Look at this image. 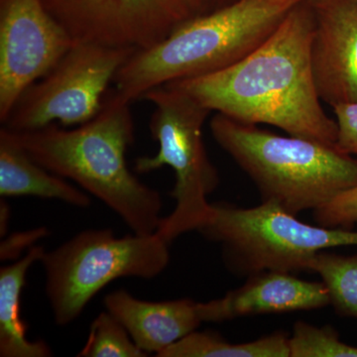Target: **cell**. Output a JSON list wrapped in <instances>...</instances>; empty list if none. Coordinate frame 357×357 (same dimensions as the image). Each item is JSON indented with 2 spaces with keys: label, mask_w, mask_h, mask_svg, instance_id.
<instances>
[{
  "label": "cell",
  "mask_w": 357,
  "mask_h": 357,
  "mask_svg": "<svg viewBox=\"0 0 357 357\" xmlns=\"http://www.w3.org/2000/svg\"><path fill=\"white\" fill-rule=\"evenodd\" d=\"M312 30L311 3L304 0L243 60L213 74L166 84L234 121L268 124L288 135L335 145L337 122L321 107L312 77Z\"/></svg>",
  "instance_id": "1"
},
{
  "label": "cell",
  "mask_w": 357,
  "mask_h": 357,
  "mask_svg": "<svg viewBox=\"0 0 357 357\" xmlns=\"http://www.w3.org/2000/svg\"><path fill=\"white\" fill-rule=\"evenodd\" d=\"M290 357H357V347L344 344L332 328L298 321L289 337Z\"/></svg>",
  "instance_id": "19"
},
{
  "label": "cell",
  "mask_w": 357,
  "mask_h": 357,
  "mask_svg": "<svg viewBox=\"0 0 357 357\" xmlns=\"http://www.w3.org/2000/svg\"><path fill=\"white\" fill-rule=\"evenodd\" d=\"M211 130L251 178L262 202L298 215L314 211L357 185V159L337 145L282 136L218 114Z\"/></svg>",
  "instance_id": "4"
},
{
  "label": "cell",
  "mask_w": 357,
  "mask_h": 357,
  "mask_svg": "<svg viewBox=\"0 0 357 357\" xmlns=\"http://www.w3.org/2000/svg\"><path fill=\"white\" fill-rule=\"evenodd\" d=\"M105 306L139 349L156 356L203 323L199 303L190 299L149 302L121 289L105 298Z\"/></svg>",
  "instance_id": "13"
},
{
  "label": "cell",
  "mask_w": 357,
  "mask_h": 357,
  "mask_svg": "<svg viewBox=\"0 0 357 357\" xmlns=\"http://www.w3.org/2000/svg\"><path fill=\"white\" fill-rule=\"evenodd\" d=\"M126 328L109 312L98 314L89 328L86 345L79 357H146Z\"/></svg>",
  "instance_id": "18"
},
{
  "label": "cell",
  "mask_w": 357,
  "mask_h": 357,
  "mask_svg": "<svg viewBox=\"0 0 357 357\" xmlns=\"http://www.w3.org/2000/svg\"><path fill=\"white\" fill-rule=\"evenodd\" d=\"M199 232L222 245L229 271L245 277L265 270H307L321 251L357 246V231L307 225L268 202L250 208L213 204L210 220Z\"/></svg>",
  "instance_id": "7"
},
{
  "label": "cell",
  "mask_w": 357,
  "mask_h": 357,
  "mask_svg": "<svg viewBox=\"0 0 357 357\" xmlns=\"http://www.w3.org/2000/svg\"><path fill=\"white\" fill-rule=\"evenodd\" d=\"M0 196L58 199L77 208L91 204L86 192L33 160L6 126L0 129Z\"/></svg>",
  "instance_id": "14"
},
{
  "label": "cell",
  "mask_w": 357,
  "mask_h": 357,
  "mask_svg": "<svg viewBox=\"0 0 357 357\" xmlns=\"http://www.w3.org/2000/svg\"><path fill=\"white\" fill-rule=\"evenodd\" d=\"M170 261L169 243L158 234L116 237L110 229H89L52 251L41 262L45 292L54 321H76L93 297L124 277L153 279Z\"/></svg>",
  "instance_id": "6"
},
{
  "label": "cell",
  "mask_w": 357,
  "mask_h": 357,
  "mask_svg": "<svg viewBox=\"0 0 357 357\" xmlns=\"http://www.w3.org/2000/svg\"><path fill=\"white\" fill-rule=\"evenodd\" d=\"M46 250L35 245L23 257L0 269V356L48 357L53 356L43 340L27 338L25 324L21 319V293L28 271L41 261Z\"/></svg>",
  "instance_id": "15"
},
{
  "label": "cell",
  "mask_w": 357,
  "mask_h": 357,
  "mask_svg": "<svg viewBox=\"0 0 357 357\" xmlns=\"http://www.w3.org/2000/svg\"><path fill=\"white\" fill-rule=\"evenodd\" d=\"M314 211L316 222L330 229H349L357 222V185L340 192Z\"/></svg>",
  "instance_id": "20"
},
{
  "label": "cell",
  "mask_w": 357,
  "mask_h": 357,
  "mask_svg": "<svg viewBox=\"0 0 357 357\" xmlns=\"http://www.w3.org/2000/svg\"><path fill=\"white\" fill-rule=\"evenodd\" d=\"M328 305L330 296L323 282L265 270L250 275L244 285L220 299L199 303V312L203 323H222L241 317L310 311Z\"/></svg>",
  "instance_id": "12"
},
{
  "label": "cell",
  "mask_w": 357,
  "mask_h": 357,
  "mask_svg": "<svg viewBox=\"0 0 357 357\" xmlns=\"http://www.w3.org/2000/svg\"><path fill=\"white\" fill-rule=\"evenodd\" d=\"M48 236L46 227L27 230V231L15 232L7 236L0 244V259H18L21 253L26 249H31L34 244L43 237Z\"/></svg>",
  "instance_id": "22"
},
{
  "label": "cell",
  "mask_w": 357,
  "mask_h": 357,
  "mask_svg": "<svg viewBox=\"0 0 357 357\" xmlns=\"http://www.w3.org/2000/svg\"><path fill=\"white\" fill-rule=\"evenodd\" d=\"M158 357H290L289 337L277 333L253 342L231 344L211 332H192Z\"/></svg>",
  "instance_id": "16"
},
{
  "label": "cell",
  "mask_w": 357,
  "mask_h": 357,
  "mask_svg": "<svg viewBox=\"0 0 357 357\" xmlns=\"http://www.w3.org/2000/svg\"><path fill=\"white\" fill-rule=\"evenodd\" d=\"M302 1L239 0L185 21L131 56L115 76V91L132 102L163 84L227 69L259 47Z\"/></svg>",
  "instance_id": "3"
},
{
  "label": "cell",
  "mask_w": 357,
  "mask_h": 357,
  "mask_svg": "<svg viewBox=\"0 0 357 357\" xmlns=\"http://www.w3.org/2000/svg\"><path fill=\"white\" fill-rule=\"evenodd\" d=\"M316 272L340 314L357 319V255L342 256L326 250L317 253L307 265Z\"/></svg>",
  "instance_id": "17"
},
{
  "label": "cell",
  "mask_w": 357,
  "mask_h": 357,
  "mask_svg": "<svg viewBox=\"0 0 357 357\" xmlns=\"http://www.w3.org/2000/svg\"><path fill=\"white\" fill-rule=\"evenodd\" d=\"M9 218H10V208L6 202L1 199L0 202V236L1 237L7 236Z\"/></svg>",
  "instance_id": "24"
},
{
  "label": "cell",
  "mask_w": 357,
  "mask_h": 357,
  "mask_svg": "<svg viewBox=\"0 0 357 357\" xmlns=\"http://www.w3.org/2000/svg\"><path fill=\"white\" fill-rule=\"evenodd\" d=\"M136 50L79 42L23 93L4 126L31 131L59 122L82 126L102 107L107 88Z\"/></svg>",
  "instance_id": "8"
},
{
  "label": "cell",
  "mask_w": 357,
  "mask_h": 357,
  "mask_svg": "<svg viewBox=\"0 0 357 357\" xmlns=\"http://www.w3.org/2000/svg\"><path fill=\"white\" fill-rule=\"evenodd\" d=\"M130 105L114 91L98 114L77 128L54 123L36 130H9L37 163L100 199L133 234L149 236L159 229L163 204L159 192L141 183L126 163L134 141Z\"/></svg>",
  "instance_id": "2"
},
{
  "label": "cell",
  "mask_w": 357,
  "mask_h": 357,
  "mask_svg": "<svg viewBox=\"0 0 357 357\" xmlns=\"http://www.w3.org/2000/svg\"><path fill=\"white\" fill-rule=\"evenodd\" d=\"M141 98L153 103L150 130L159 150L154 156L136 159L135 171L146 174L165 166L175 171L171 192L175 208L162 218L156 232L170 244L187 232L199 231L211 218L213 204L208 197L220 184L204 143V124L211 110L169 84L150 89Z\"/></svg>",
  "instance_id": "5"
},
{
  "label": "cell",
  "mask_w": 357,
  "mask_h": 357,
  "mask_svg": "<svg viewBox=\"0 0 357 357\" xmlns=\"http://www.w3.org/2000/svg\"><path fill=\"white\" fill-rule=\"evenodd\" d=\"M76 43L43 0H0V121Z\"/></svg>",
  "instance_id": "9"
},
{
  "label": "cell",
  "mask_w": 357,
  "mask_h": 357,
  "mask_svg": "<svg viewBox=\"0 0 357 357\" xmlns=\"http://www.w3.org/2000/svg\"><path fill=\"white\" fill-rule=\"evenodd\" d=\"M76 41L139 51L191 20L184 0H43Z\"/></svg>",
  "instance_id": "10"
},
{
  "label": "cell",
  "mask_w": 357,
  "mask_h": 357,
  "mask_svg": "<svg viewBox=\"0 0 357 357\" xmlns=\"http://www.w3.org/2000/svg\"><path fill=\"white\" fill-rule=\"evenodd\" d=\"M337 126V147L344 153L357 155V102L333 107Z\"/></svg>",
  "instance_id": "21"
},
{
  "label": "cell",
  "mask_w": 357,
  "mask_h": 357,
  "mask_svg": "<svg viewBox=\"0 0 357 357\" xmlns=\"http://www.w3.org/2000/svg\"><path fill=\"white\" fill-rule=\"evenodd\" d=\"M312 77L321 102H357V0H310Z\"/></svg>",
  "instance_id": "11"
},
{
  "label": "cell",
  "mask_w": 357,
  "mask_h": 357,
  "mask_svg": "<svg viewBox=\"0 0 357 357\" xmlns=\"http://www.w3.org/2000/svg\"><path fill=\"white\" fill-rule=\"evenodd\" d=\"M189 9L192 18L206 15L230 4L236 3L239 0H184Z\"/></svg>",
  "instance_id": "23"
}]
</instances>
